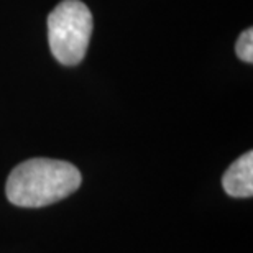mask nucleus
I'll use <instances>...</instances> for the list:
<instances>
[{
	"label": "nucleus",
	"instance_id": "obj_1",
	"mask_svg": "<svg viewBox=\"0 0 253 253\" xmlns=\"http://www.w3.org/2000/svg\"><path fill=\"white\" fill-rule=\"evenodd\" d=\"M81 173L61 160L33 158L18 165L7 179V197L18 207H44L78 191Z\"/></svg>",
	"mask_w": 253,
	"mask_h": 253
},
{
	"label": "nucleus",
	"instance_id": "obj_2",
	"mask_svg": "<svg viewBox=\"0 0 253 253\" xmlns=\"http://www.w3.org/2000/svg\"><path fill=\"white\" fill-rule=\"evenodd\" d=\"M92 15L87 5L79 0H63L48 17V42L53 56L61 64H79L85 56Z\"/></svg>",
	"mask_w": 253,
	"mask_h": 253
},
{
	"label": "nucleus",
	"instance_id": "obj_3",
	"mask_svg": "<svg viewBox=\"0 0 253 253\" xmlns=\"http://www.w3.org/2000/svg\"><path fill=\"white\" fill-rule=\"evenodd\" d=\"M222 186L232 197H252L253 194V153L247 151L234 161L222 178Z\"/></svg>",
	"mask_w": 253,
	"mask_h": 253
},
{
	"label": "nucleus",
	"instance_id": "obj_4",
	"mask_svg": "<svg viewBox=\"0 0 253 253\" xmlns=\"http://www.w3.org/2000/svg\"><path fill=\"white\" fill-rule=\"evenodd\" d=\"M235 49H237V56H239L242 61H245V63L253 61V30L252 28H247L245 32L240 35Z\"/></svg>",
	"mask_w": 253,
	"mask_h": 253
}]
</instances>
